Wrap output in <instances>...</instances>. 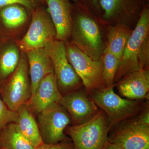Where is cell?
<instances>
[{"label": "cell", "instance_id": "obj_2", "mask_svg": "<svg viewBox=\"0 0 149 149\" xmlns=\"http://www.w3.org/2000/svg\"><path fill=\"white\" fill-rule=\"evenodd\" d=\"M114 86L106 87L91 94V100L105 113L110 130L136 116L143 107L141 100H126L117 95L113 90Z\"/></svg>", "mask_w": 149, "mask_h": 149}, {"label": "cell", "instance_id": "obj_6", "mask_svg": "<svg viewBox=\"0 0 149 149\" xmlns=\"http://www.w3.org/2000/svg\"><path fill=\"white\" fill-rule=\"evenodd\" d=\"M149 8L146 5L142 11L123 52L115 76L114 84L132 72L140 70L138 55L146 37L149 36Z\"/></svg>", "mask_w": 149, "mask_h": 149}, {"label": "cell", "instance_id": "obj_11", "mask_svg": "<svg viewBox=\"0 0 149 149\" xmlns=\"http://www.w3.org/2000/svg\"><path fill=\"white\" fill-rule=\"evenodd\" d=\"M146 5L145 0L99 1L100 10L104 21L128 26L132 22L138 21Z\"/></svg>", "mask_w": 149, "mask_h": 149}, {"label": "cell", "instance_id": "obj_9", "mask_svg": "<svg viewBox=\"0 0 149 149\" xmlns=\"http://www.w3.org/2000/svg\"><path fill=\"white\" fill-rule=\"evenodd\" d=\"M44 48L52 63L62 95L75 91L81 85V80L68 59L64 42L55 40Z\"/></svg>", "mask_w": 149, "mask_h": 149}, {"label": "cell", "instance_id": "obj_16", "mask_svg": "<svg viewBox=\"0 0 149 149\" xmlns=\"http://www.w3.org/2000/svg\"><path fill=\"white\" fill-rule=\"evenodd\" d=\"M26 54L32 94L42 79L48 74L54 72V67L45 48L30 51Z\"/></svg>", "mask_w": 149, "mask_h": 149}, {"label": "cell", "instance_id": "obj_12", "mask_svg": "<svg viewBox=\"0 0 149 149\" xmlns=\"http://www.w3.org/2000/svg\"><path fill=\"white\" fill-rule=\"evenodd\" d=\"M86 91H74L62 96L59 104L69 113L73 125L90 120L98 111L97 106L87 96Z\"/></svg>", "mask_w": 149, "mask_h": 149}, {"label": "cell", "instance_id": "obj_28", "mask_svg": "<svg viewBox=\"0 0 149 149\" xmlns=\"http://www.w3.org/2000/svg\"><path fill=\"white\" fill-rule=\"evenodd\" d=\"M146 108L143 109L141 113L138 116L139 119L143 123L149 125V106L147 105Z\"/></svg>", "mask_w": 149, "mask_h": 149}, {"label": "cell", "instance_id": "obj_15", "mask_svg": "<svg viewBox=\"0 0 149 149\" xmlns=\"http://www.w3.org/2000/svg\"><path fill=\"white\" fill-rule=\"evenodd\" d=\"M116 85L120 95L127 99L134 100L148 99L149 68L127 74Z\"/></svg>", "mask_w": 149, "mask_h": 149}, {"label": "cell", "instance_id": "obj_19", "mask_svg": "<svg viewBox=\"0 0 149 149\" xmlns=\"http://www.w3.org/2000/svg\"><path fill=\"white\" fill-rule=\"evenodd\" d=\"M0 148L2 149H35L22 135L16 123L8 124L0 133Z\"/></svg>", "mask_w": 149, "mask_h": 149}, {"label": "cell", "instance_id": "obj_30", "mask_svg": "<svg viewBox=\"0 0 149 149\" xmlns=\"http://www.w3.org/2000/svg\"><path fill=\"white\" fill-rule=\"evenodd\" d=\"M70 1H72V2H73V3H74V4H75L78 5V2H77V0H70Z\"/></svg>", "mask_w": 149, "mask_h": 149}, {"label": "cell", "instance_id": "obj_1", "mask_svg": "<svg viewBox=\"0 0 149 149\" xmlns=\"http://www.w3.org/2000/svg\"><path fill=\"white\" fill-rule=\"evenodd\" d=\"M91 12L74 3L72 5V42L94 60L101 57L105 47L98 25Z\"/></svg>", "mask_w": 149, "mask_h": 149}, {"label": "cell", "instance_id": "obj_31", "mask_svg": "<svg viewBox=\"0 0 149 149\" xmlns=\"http://www.w3.org/2000/svg\"><path fill=\"white\" fill-rule=\"evenodd\" d=\"M146 1H148V0H146Z\"/></svg>", "mask_w": 149, "mask_h": 149}, {"label": "cell", "instance_id": "obj_33", "mask_svg": "<svg viewBox=\"0 0 149 149\" xmlns=\"http://www.w3.org/2000/svg\"></svg>", "mask_w": 149, "mask_h": 149}, {"label": "cell", "instance_id": "obj_4", "mask_svg": "<svg viewBox=\"0 0 149 149\" xmlns=\"http://www.w3.org/2000/svg\"><path fill=\"white\" fill-rule=\"evenodd\" d=\"M68 59L80 77L86 93L106 88L104 84L101 57L94 60L79 49L72 42H64Z\"/></svg>", "mask_w": 149, "mask_h": 149}, {"label": "cell", "instance_id": "obj_20", "mask_svg": "<svg viewBox=\"0 0 149 149\" xmlns=\"http://www.w3.org/2000/svg\"><path fill=\"white\" fill-rule=\"evenodd\" d=\"M1 9L0 15L4 24L7 28H18L27 21V12L29 11L23 6L13 4L6 6Z\"/></svg>", "mask_w": 149, "mask_h": 149}, {"label": "cell", "instance_id": "obj_7", "mask_svg": "<svg viewBox=\"0 0 149 149\" xmlns=\"http://www.w3.org/2000/svg\"><path fill=\"white\" fill-rule=\"evenodd\" d=\"M37 115V124L43 143L56 144L71 141L65 133L72 123L66 110L57 103L51 104Z\"/></svg>", "mask_w": 149, "mask_h": 149}, {"label": "cell", "instance_id": "obj_27", "mask_svg": "<svg viewBox=\"0 0 149 149\" xmlns=\"http://www.w3.org/2000/svg\"><path fill=\"white\" fill-rule=\"evenodd\" d=\"M35 149H74V145L71 141H63L56 144L43 143Z\"/></svg>", "mask_w": 149, "mask_h": 149}, {"label": "cell", "instance_id": "obj_32", "mask_svg": "<svg viewBox=\"0 0 149 149\" xmlns=\"http://www.w3.org/2000/svg\"><path fill=\"white\" fill-rule=\"evenodd\" d=\"M0 149H1V148H0Z\"/></svg>", "mask_w": 149, "mask_h": 149}, {"label": "cell", "instance_id": "obj_17", "mask_svg": "<svg viewBox=\"0 0 149 149\" xmlns=\"http://www.w3.org/2000/svg\"><path fill=\"white\" fill-rule=\"evenodd\" d=\"M17 111L19 128L24 138L35 148L42 144L37 122L27 104L21 105Z\"/></svg>", "mask_w": 149, "mask_h": 149}, {"label": "cell", "instance_id": "obj_29", "mask_svg": "<svg viewBox=\"0 0 149 149\" xmlns=\"http://www.w3.org/2000/svg\"><path fill=\"white\" fill-rule=\"evenodd\" d=\"M105 149H123L121 147L118 146L117 145H115V144L111 143H109V142H108L106 147Z\"/></svg>", "mask_w": 149, "mask_h": 149}, {"label": "cell", "instance_id": "obj_10", "mask_svg": "<svg viewBox=\"0 0 149 149\" xmlns=\"http://www.w3.org/2000/svg\"><path fill=\"white\" fill-rule=\"evenodd\" d=\"M116 126L109 131V143L123 149H149V125L143 123L138 116Z\"/></svg>", "mask_w": 149, "mask_h": 149}, {"label": "cell", "instance_id": "obj_21", "mask_svg": "<svg viewBox=\"0 0 149 149\" xmlns=\"http://www.w3.org/2000/svg\"><path fill=\"white\" fill-rule=\"evenodd\" d=\"M20 58L17 45H10L6 48L0 57V75L2 77L10 76L18 65Z\"/></svg>", "mask_w": 149, "mask_h": 149}, {"label": "cell", "instance_id": "obj_8", "mask_svg": "<svg viewBox=\"0 0 149 149\" xmlns=\"http://www.w3.org/2000/svg\"><path fill=\"white\" fill-rule=\"evenodd\" d=\"M32 94L27 56L22 53L18 65L3 89V101L9 109L17 111L27 103Z\"/></svg>", "mask_w": 149, "mask_h": 149}, {"label": "cell", "instance_id": "obj_23", "mask_svg": "<svg viewBox=\"0 0 149 149\" xmlns=\"http://www.w3.org/2000/svg\"><path fill=\"white\" fill-rule=\"evenodd\" d=\"M18 113L9 109L2 100L0 98V133L8 124L11 123H17Z\"/></svg>", "mask_w": 149, "mask_h": 149}, {"label": "cell", "instance_id": "obj_3", "mask_svg": "<svg viewBox=\"0 0 149 149\" xmlns=\"http://www.w3.org/2000/svg\"><path fill=\"white\" fill-rule=\"evenodd\" d=\"M109 130L106 115L100 110L86 122L68 125L65 133L71 139L74 149H105Z\"/></svg>", "mask_w": 149, "mask_h": 149}, {"label": "cell", "instance_id": "obj_13", "mask_svg": "<svg viewBox=\"0 0 149 149\" xmlns=\"http://www.w3.org/2000/svg\"><path fill=\"white\" fill-rule=\"evenodd\" d=\"M62 96L53 72L42 79L26 104L33 114H38L51 104L59 103Z\"/></svg>", "mask_w": 149, "mask_h": 149}, {"label": "cell", "instance_id": "obj_22", "mask_svg": "<svg viewBox=\"0 0 149 149\" xmlns=\"http://www.w3.org/2000/svg\"><path fill=\"white\" fill-rule=\"evenodd\" d=\"M102 63V73L105 87L114 85L115 76L120 60L112 53L107 46L105 48L101 56Z\"/></svg>", "mask_w": 149, "mask_h": 149}, {"label": "cell", "instance_id": "obj_25", "mask_svg": "<svg viewBox=\"0 0 149 149\" xmlns=\"http://www.w3.org/2000/svg\"><path fill=\"white\" fill-rule=\"evenodd\" d=\"M140 69H148L149 65V37L144 40L138 55Z\"/></svg>", "mask_w": 149, "mask_h": 149}, {"label": "cell", "instance_id": "obj_26", "mask_svg": "<svg viewBox=\"0 0 149 149\" xmlns=\"http://www.w3.org/2000/svg\"><path fill=\"white\" fill-rule=\"evenodd\" d=\"M78 6L91 12L96 14H100L99 6V0H77Z\"/></svg>", "mask_w": 149, "mask_h": 149}, {"label": "cell", "instance_id": "obj_24", "mask_svg": "<svg viewBox=\"0 0 149 149\" xmlns=\"http://www.w3.org/2000/svg\"><path fill=\"white\" fill-rule=\"evenodd\" d=\"M45 3L44 0H0V8L13 4L20 5L32 13L35 9Z\"/></svg>", "mask_w": 149, "mask_h": 149}, {"label": "cell", "instance_id": "obj_5", "mask_svg": "<svg viewBox=\"0 0 149 149\" xmlns=\"http://www.w3.org/2000/svg\"><path fill=\"white\" fill-rule=\"evenodd\" d=\"M31 14L32 21L28 31L17 43L19 49L24 53L44 48L56 39V28L47 8L40 6Z\"/></svg>", "mask_w": 149, "mask_h": 149}, {"label": "cell", "instance_id": "obj_18", "mask_svg": "<svg viewBox=\"0 0 149 149\" xmlns=\"http://www.w3.org/2000/svg\"><path fill=\"white\" fill-rule=\"evenodd\" d=\"M133 30L130 26L123 23L114 24L109 27L107 46L120 60Z\"/></svg>", "mask_w": 149, "mask_h": 149}, {"label": "cell", "instance_id": "obj_14", "mask_svg": "<svg viewBox=\"0 0 149 149\" xmlns=\"http://www.w3.org/2000/svg\"><path fill=\"white\" fill-rule=\"evenodd\" d=\"M55 27L56 39L65 42L71 36L72 22L70 0H44Z\"/></svg>", "mask_w": 149, "mask_h": 149}]
</instances>
